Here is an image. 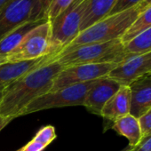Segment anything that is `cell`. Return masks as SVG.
Returning a JSON list of instances; mask_svg holds the SVG:
<instances>
[{
  "instance_id": "1",
  "label": "cell",
  "mask_w": 151,
  "mask_h": 151,
  "mask_svg": "<svg viewBox=\"0 0 151 151\" xmlns=\"http://www.w3.org/2000/svg\"><path fill=\"white\" fill-rule=\"evenodd\" d=\"M63 67L58 61L44 63L20 78L4 91L0 99V115L15 118L37 98L51 92Z\"/></svg>"
},
{
  "instance_id": "2",
  "label": "cell",
  "mask_w": 151,
  "mask_h": 151,
  "mask_svg": "<svg viewBox=\"0 0 151 151\" xmlns=\"http://www.w3.org/2000/svg\"><path fill=\"white\" fill-rule=\"evenodd\" d=\"M147 6L145 4L140 3L128 10L106 16L91 27L81 31L65 49L86 44L105 43L121 39L139 14Z\"/></svg>"
},
{
  "instance_id": "3",
  "label": "cell",
  "mask_w": 151,
  "mask_h": 151,
  "mask_svg": "<svg viewBox=\"0 0 151 151\" xmlns=\"http://www.w3.org/2000/svg\"><path fill=\"white\" fill-rule=\"evenodd\" d=\"M127 56L121 39L105 43L86 44L62 50L51 61H58L63 68L94 63H120Z\"/></svg>"
},
{
  "instance_id": "4",
  "label": "cell",
  "mask_w": 151,
  "mask_h": 151,
  "mask_svg": "<svg viewBox=\"0 0 151 151\" xmlns=\"http://www.w3.org/2000/svg\"><path fill=\"white\" fill-rule=\"evenodd\" d=\"M52 0H10L0 9V40L17 27L29 22L48 20Z\"/></svg>"
},
{
  "instance_id": "5",
  "label": "cell",
  "mask_w": 151,
  "mask_h": 151,
  "mask_svg": "<svg viewBox=\"0 0 151 151\" xmlns=\"http://www.w3.org/2000/svg\"><path fill=\"white\" fill-rule=\"evenodd\" d=\"M86 7V0L75 1L51 22L50 54L56 56L80 33V26Z\"/></svg>"
},
{
  "instance_id": "6",
  "label": "cell",
  "mask_w": 151,
  "mask_h": 151,
  "mask_svg": "<svg viewBox=\"0 0 151 151\" xmlns=\"http://www.w3.org/2000/svg\"><path fill=\"white\" fill-rule=\"evenodd\" d=\"M93 83V81L72 85L53 92H49L29 104L22 116L55 108L83 106L85 97Z\"/></svg>"
},
{
  "instance_id": "7",
  "label": "cell",
  "mask_w": 151,
  "mask_h": 151,
  "mask_svg": "<svg viewBox=\"0 0 151 151\" xmlns=\"http://www.w3.org/2000/svg\"><path fill=\"white\" fill-rule=\"evenodd\" d=\"M50 48L51 22L47 21L30 30L19 45L6 55V61L20 62L39 59L51 55Z\"/></svg>"
},
{
  "instance_id": "8",
  "label": "cell",
  "mask_w": 151,
  "mask_h": 151,
  "mask_svg": "<svg viewBox=\"0 0 151 151\" xmlns=\"http://www.w3.org/2000/svg\"><path fill=\"white\" fill-rule=\"evenodd\" d=\"M118 63L81 64L63 68L56 77L51 92L58 89L87 82H92L105 77Z\"/></svg>"
},
{
  "instance_id": "9",
  "label": "cell",
  "mask_w": 151,
  "mask_h": 151,
  "mask_svg": "<svg viewBox=\"0 0 151 151\" xmlns=\"http://www.w3.org/2000/svg\"><path fill=\"white\" fill-rule=\"evenodd\" d=\"M148 75H151V52L127 55L110 71L108 77L121 86H129L136 80Z\"/></svg>"
},
{
  "instance_id": "10",
  "label": "cell",
  "mask_w": 151,
  "mask_h": 151,
  "mask_svg": "<svg viewBox=\"0 0 151 151\" xmlns=\"http://www.w3.org/2000/svg\"><path fill=\"white\" fill-rule=\"evenodd\" d=\"M120 86L118 83L109 77L93 81L85 97L83 106L89 112L101 116L104 105L118 91Z\"/></svg>"
},
{
  "instance_id": "11",
  "label": "cell",
  "mask_w": 151,
  "mask_h": 151,
  "mask_svg": "<svg viewBox=\"0 0 151 151\" xmlns=\"http://www.w3.org/2000/svg\"><path fill=\"white\" fill-rule=\"evenodd\" d=\"M131 92L130 115L141 117L151 109V75L136 80L129 86Z\"/></svg>"
},
{
  "instance_id": "12",
  "label": "cell",
  "mask_w": 151,
  "mask_h": 151,
  "mask_svg": "<svg viewBox=\"0 0 151 151\" xmlns=\"http://www.w3.org/2000/svg\"><path fill=\"white\" fill-rule=\"evenodd\" d=\"M52 59V56L47 55L36 60L20 62H6L0 65V90H5L12 83L40 65L50 62Z\"/></svg>"
},
{
  "instance_id": "13",
  "label": "cell",
  "mask_w": 151,
  "mask_h": 151,
  "mask_svg": "<svg viewBox=\"0 0 151 151\" xmlns=\"http://www.w3.org/2000/svg\"><path fill=\"white\" fill-rule=\"evenodd\" d=\"M131 92L129 86H120L118 91L104 105L101 116L110 124L130 114Z\"/></svg>"
},
{
  "instance_id": "14",
  "label": "cell",
  "mask_w": 151,
  "mask_h": 151,
  "mask_svg": "<svg viewBox=\"0 0 151 151\" xmlns=\"http://www.w3.org/2000/svg\"><path fill=\"white\" fill-rule=\"evenodd\" d=\"M117 0H86L80 32L108 16Z\"/></svg>"
},
{
  "instance_id": "15",
  "label": "cell",
  "mask_w": 151,
  "mask_h": 151,
  "mask_svg": "<svg viewBox=\"0 0 151 151\" xmlns=\"http://www.w3.org/2000/svg\"><path fill=\"white\" fill-rule=\"evenodd\" d=\"M111 128L119 135L125 137L129 141L130 147H137L141 140L142 135L139 121L130 114L114 122Z\"/></svg>"
},
{
  "instance_id": "16",
  "label": "cell",
  "mask_w": 151,
  "mask_h": 151,
  "mask_svg": "<svg viewBox=\"0 0 151 151\" xmlns=\"http://www.w3.org/2000/svg\"><path fill=\"white\" fill-rule=\"evenodd\" d=\"M49 20H42V21H37V22H26L14 30H12L10 33H8L6 36H5L1 40H0V55L6 56L9 52H11L24 38V37L34 28L37 27L38 25L47 22Z\"/></svg>"
},
{
  "instance_id": "17",
  "label": "cell",
  "mask_w": 151,
  "mask_h": 151,
  "mask_svg": "<svg viewBox=\"0 0 151 151\" xmlns=\"http://www.w3.org/2000/svg\"><path fill=\"white\" fill-rule=\"evenodd\" d=\"M57 137L54 126H43L31 140L20 148V151H44Z\"/></svg>"
},
{
  "instance_id": "18",
  "label": "cell",
  "mask_w": 151,
  "mask_h": 151,
  "mask_svg": "<svg viewBox=\"0 0 151 151\" xmlns=\"http://www.w3.org/2000/svg\"><path fill=\"white\" fill-rule=\"evenodd\" d=\"M151 27V5L147 6L137 17L132 25L121 37V41L125 45L136 36Z\"/></svg>"
},
{
  "instance_id": "19",
  "label": "cell",
  "mask_w": 151,
  "mask_h": 151,
  "mask_svg": "<svg viewBox=\"0 0 151 151\" xmlns=\"http://www.w3.org/2000/svg\"><path fill=\"white\" fill-rule=\"evenodd\" d=\"M127 55H138L151 52V27L124 45Z\"/></svg>"
},
{
  "instance_id": "20",
  "label": "cell",
  "mask_w": 151,
  "mask_h": 151,
  "mask_svg": "<svg viewBox=\"0 0 151 151\" xmlns=\"http://www.w3.org/2000/svg\"><path fill=\"white\" fill-rule=\"evenodd\" d=\"M75 0H52L48 9V20L52 21L62 14Z\"/></svg>"
},
{
  "instance_id": "21",
  "label": "cell",
  "mask_w": 151,
  "mask_h": 151,
  "mask_svg": "<svg viewBox=\"0 0 151 151\" xmlns=\"http://www.w3.org/2000/svg\"><path fill=\"white\" fill-rule=\"evenodd\" d=\"M141 1L142 0H117L109 15L115 14L128 10L139 4H140Z\"/></svg>"
},
{
  "instance_id": "22",
  "label": "cell",
  "mask_w": 151,
  "mask_h": 151,
  "mask_svg": "<svg viewBox=\"0 0 151 151\" xmlns=\"http://www.w3.org/2000/svg\"><path fill=\"white\" fill-rule=\"evenodd\" d=\"M139 121L141 129L142 139L151 133V109L147 113H145L141 117H139Z\"/></svg>"
},
{
  "instance_id": "23",
  "label": "cell",
  "mask_w": 151,
  "mask_h": 151,
  "mask_svg": "<svg viewBox=\"0 0 151 151\" xmlns=\"http://www.w3.org/2000/svg\"><path fill=\"white\" fill-rule=\"evenodd\" d=\"M132 151H151V133L142 139L137 147H134Z\"/></svg>"
},
{
  "instance_id": "24",
  "label": "cell",
  "mask_w": 151,
  "mask_h": 151,
  "mask_svg": "<svg viewBox=\"0 0 151 151\" xmlns=\"http://www.w3.org/2000/svg\"><path fill=\"white\" fill-rule=\"evenodd\" d=\"M12 120H14V118L7 117V116H4L0 115V132H1Z\"/></svg>"
},
{
  "instance_id": "25",
  "label": "cell",
  "mask_w": 151,
  "mask_h": 151,
  "mask_svg": "<svg viewBox=\"0 0 151 151\" xmlns=\"http://www.w3.org/2000/svg\"><path fill=\"white\" fill-rule=\"evenodd\" d=\"M9 1L10 0H0V9H2Z\"/></svg>"
},
{
  "instance_id": "26",
  "label": "cell",
  "mask_w": 151,
  "mask_h": 151,
  "mask_svg": "<svg viewBox=\"0 0 151 151\" xmlns=\"http://www.w3.org/2000/svg\"><path fill=\"white\" fill-rule=\"evenodd\" d=\"M6 56H2V55H0V65H2L4 63H6Z\"/></svg>"
},
{
  "instance_id": "27",
  "label": "cell",
  "mask_w": 151,
  "mask_h": 151,
  "mask_svg": "<svg viewBox=\"0 0 151 151\" xmlns=\"http://www.w3.org/2000/svg\"><path fill=\"white\" fill-rule=\"evenodd\" d=\"M133 148H134V147H130V146H128L127 147L124 148V149H123V150H121V151H132V150H133Z\"/></svg>"
},
{
  "instance_id": "28",
  "label": "cell",
  "mask_w": 151,
  "mask_h": 151,
  "mask_svg": "<svg viewBox=\"0 0 151 151\" xmlns=\"http://www.w3.org/2000/svg\"><path fill=\"white\" fill-rule=\"evenodd\" d=\"M141 3L145 4L146 6H149V5H151V0H142Z\"/></svg>"
},
{
  "instance_id": "29",
  "label": "cell",
  "mask_w": 151,
  "mask_h": 151,
  "mask_svg": "<svg viewBox=\"0 0 151 151\" xmlns=\"http://www.w3.org/2000/svg\"><path fill=\"white\" fill-rule=\"evenodd\" d=\"M3 91H4V90H0V99H1V97H2V94H3Z\"/></svg>"
},
{
  "instance_id": "30",
  "label": "cell",
  "mask_w": 151,
  "mask_h": 151,
  "mask_svg": "<svg viewBox=\"0 0 151 151\" xmlns=\"http://www.w3.org/2000/svg\"><path fill=\"white\" fill-rule=\"evenodd\" d=\"M16 151H20V149H18V150H16Z\"/></svg>"
}]
</instances>
